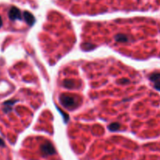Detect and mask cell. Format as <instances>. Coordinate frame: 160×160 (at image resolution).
Returning <instances> with one entry per match:
<instances>
[{
    "instance_id": "obj_1",
    "label": "cell",
    "mask_w": 160,
    "mask_h": 160,
    "mask_svg": "<svg viewBox=\"0 0 160 160\" xmlns=\"http://www.w3.org/2000/svg\"><path fill=\"white\" fill-rule=\"evenodd\" d=\"M60 103L62 104V105L65 108H72L76 106L77 102L75 98L72 96H69L67 94H62L60 97Z\"/></svg>"
},
{
    "instance_id": "obj_2",
    "label": "cell",
    "mask_w": 160,
    "mask_h": 160,
    "mask_svg": "<svg viewBox=\"0 0 160 160\" xmlns=\"http://www.w3.org/2000/svg\"><path fill=\"white\" fill-rule=\"evenodd\" d=\"M9 17L12 21L22 20L21 13L20 11V9H17V7H12L9 11Z\"/></svg>"
},
{
    "instance_id": "obj_3",
    "label": "cell",
    "mask_w": 160,
    "mask_h": 160,
    "mask_svg": "<svg viewBox=\"0 0 160 160\" xmlns=\"http://www.w3.org/2000/svg\"><path fill=\"white\" fill-rule=\"evenodd\" d=\"M41 149H42V153L45 155H53V154L55 153V150H54V147L52 144L49 143V142H46L43 144L42 146H41Z\"/></svg>"
},
{
    "instance_id": "obj_4",
    "label": "cell",
    "mask_w": 160,
    "mask_h": 160,
    "mask_svg": "<svg viewBox=\"0 0 160 160\" xmlns=\"http://www.w3.org/2000/svg\"><path fill=\"white\" fill-rule=\"evenodd\" d=\"M24 18H25V21L27 22V24L30 26H32L35 22V19L33 14H31V13L25 11L24 12Z\"/></svg>"
},
{
    "instance_id": "obj_5",
    "label": "cell",
    "mask_w": 160,
    "mask_h": 160,
    "mask_svg": "<svg viewBox=\"0 0 160 160\" xmlns=\"http://www.w3.org/2000/svg\"><path fill=\"white\" fill-rule=\"evenodd\" d=\"M16 102H17V100H8V101L5 102V103H4V111H5V112L8 113L9 112H11L13 106V104H14Z\"/></svg>"
},
{
    "instance_id": "obj_6",
    "label": "cell",
    "mask_w": 160,
    "mask_h": 160,
    "mask_svg": "<svg viewBox=\"0 0 160 160\" xmlns=\"http://www.w3.org/2000/svg\"><path fill=\"white\" fill-rule=\"evenodd\" d=\"M115 39L117 42H125L128 41V38L126 37L125 35L118 34L115 36Z\"/></svg>"
},
{
    "instance_id": "obj_7",
    "label": "cell",
    "mask_w": 160,
    "mask_h": 160,
    "mask_svg": "<svg viewBox=\"0 0 160 160\" xmlns=\"http://www.w3.org/2000/svg\"><path fill=\"white\" fill-rule=\"evenodd\" d=\"M120 128V124L118 122H113L108 125V129L111 131H116Z\"/></svg>"
},
{
    "instance_id": "obj_8",
    "label": "cell",
    "mask_w": 160,
    "mask_h": 160,
    "mask_svg": "<svg viewBox=\"0 0 160 160\" xmlns=\"http://www.w3.org/2000/svg\"><path fill=\"white\" fill-rule=\"evenodd\" d=\"M150 80L153 82L160 81V73H155L150 76Z\"/></svg>"
},
{
    "instance_id": "obj_9",
    "label": "cell",
    "mask_w": 160,
    "mask_h": 160,
    "mask_svg": "<svg viewBox=\"0 0 160 160\" xmlns=\"http://www.w3.org/2000/svg\"><path fill=\"white\" fill-rule=\"evenodd\" d=\"M64 86H65L66 88H72V86H74V82L71 80H66L64 82Z\"/></svg>"
},
{
    "instance_id": "obj_10",
    "label": "cell",
    "mask_w": 160,
    "mask_h": 160,
    "mask_svg": "<svg viewBox=\"0 0 160 160\" xmlns=\"http://www.w3.org/2000/svg\"><path fill=\"white\" fill-rule=\"evenodd\" d=\"M83 47H84L85 50H91V49H93V48L94 47V46H93L92 44L87 43V44H86V45H84V46H83Z\"/></svg>"
},
{
    "instance_id": "obj_11",
    "label": "cell",
    "mask_w": 160,
    "mask_h": 160,
    "mask_svg": "<svg viewBox=\"0 0 160 160\" xmlns=\"http://www.w3.org/2000/svg\"><path fill=\"white\" fill-rule=\"evenodd\" d=\"M129 80L127 78H122V79L119 81V83H120V84H125V83H129Z\"/></svg>"
},
{
    "instance_id": "obj_12",
    "label": "cell",
    "mask_w": 160,
    "mask_h": 160,
    "mask_svg": "<svg viewBox=\"0 0 160 160\" xmlns=\"http://www.w3.org/2000/svg\"><path fill=\"white\" fill-rule=\"evenodd\" d=\"M154 86L155 88L158 90H160V81L156 82H154Z\"/></svg>"
},
{
    "instance_id": "obj_13",
    "label": "cell",
    "mask_w": 160,
    "mask_h": 160,
    "mask_svg": "<svg viewBox=\"0 0 160 160\" xmlns=\"http://www.w3.org/2000/svg\"><path fill=\"white\" fill-rule=\"evenodd\" d=\"M59 110V109H58ZM60 111V114H62L63 116H64V120H65V122H67L68 120V116H65L64 113H63V112L62 111H60V110H59Z\"/></svg>"
},
{
    "instance_id": "obj_14",
    "label": "cell",
    "mask_w": 160,
    "mask_h": 160,
    "mask_svg": "<svg viewBox=\"0 0 160 160\" xmlns=\"http://www.w3.org/2000/svg\"><path fill=\"white\" fill-rule=\"evenodd\" d=\"M2 25H3V20H2L1 17H0V28L2 27Z\"/></svg>"
}]
</instances>
